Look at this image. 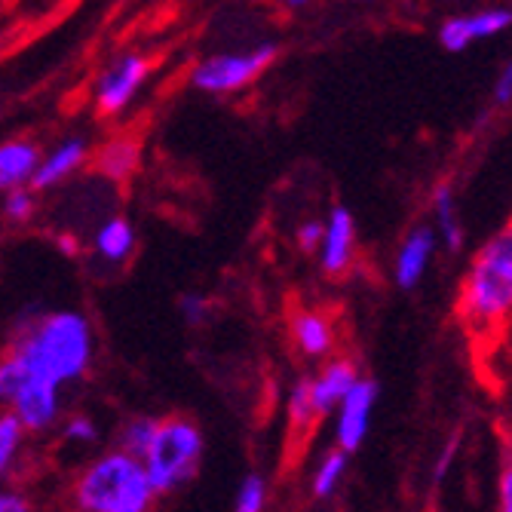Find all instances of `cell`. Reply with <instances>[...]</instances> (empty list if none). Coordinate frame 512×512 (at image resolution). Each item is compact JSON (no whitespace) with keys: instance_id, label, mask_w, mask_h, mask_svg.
<instances>
[{"instance_id":"6da1fadb","label":"cell","mask_w":512,"mask_h":512,"mask_svg":"<svg viewBox=\"0 0 512 512\" xmlns=\"http://www.w3.org/2000/svg\"><path fill=\"white\" fill-rule=\"evenodd\" d=\"M31 375H43L59 387L86 375L92 359V332L80 313H53L34 322L13 347Z\"/></svg>"},{"instance_id":"7a4b0ae2","label":"cell","mask_w":512,"mask_h":512,"mask_svg":"<svg viewBox=\"0 0 512 512\" xmlns=\"http://www.w3.org/2000/svg\"><path fill=\"white\" fill-rule=\"evenodd\" d=\"M151 497L145 463L126 451L89 463L74 485V503L86 512H145Z\"/></svg>"},{"instance_id":"3957f363","label":"cell","mask_w":512,"mask_h":512,"mask_svg":"<svg viewBox=\"0 0 512 512\" xmlns=\"http://www.w3.org/2000/svg\"><path fill=\"white\" fill-rule=\"evenodd\" d=\"M512 304V234L503 230L476 255L460 310L470 329H494L506 319Z\"/></svg>"},{"instance_id":"277c9868","label":"cell","mask_w":512,"mask_h":512,"mask_svg":"<svg viewBox=\"0 0 512 512\" xmlns=\"http://www.w3.org/2000/svg\"><path fill=\"white\" fill-rule=\"evenodd\" d=\"M200 457H203V436L191 421H157L154 439L142 457L148 485L154 497L172 494L181 485H188L197 470H200Z\"/></svg>"},{"instance_id":"5b68a950","label":"cell","mask_w":512,"mask_h":512,"mask_svg":"<svg viewBox=\"0 0 512 512\" xmlns=\"http://www.w3.org/2000/svg\"><path fill=\"white\" fill-rule=\"evenodd\" d=\"M276 56V46H258L252 53L215 56L194 71V83L206 92H234L249 86Z\"/></svg>"},{"instance_id":"8992f818","label":"cell","mask_w":512,"mask_h":512,"mask_svg":"<svg viewBox=\"0 0 512 512\" xmlns=\"http://www.w3.org/2000/svg\"><path fill=\"white\" fill-rule=\"evenodd\" d=\"M10 405L25 430H46L56 421V411H59V384L28 371L25 384L19 387Z\"/></svg>"},{"instance_id":"52a82bcc","label":"cell","mask_w":512,"mask_h":512,"mask_svg":"<svg viewBox=\"0 0 512 512\" xmlns=\"http://www.w3.org/2000/svg\"><path fill=\"white\" fill-rule=\"evenodd\" d=\"M375 396H378V384L371 381H353V387L344 393V399L338 402L341 414H338V448L353 454L365 433H368V414H371V405H375Z\"/></svg>"},{"instance_id":"ba28073f","label":"cell","mask_w":512,"mask_h":512,"mask_svg":"<svg viewBox=\"0 0 512 512\" xmlns=\"http://www.w3.org/2000/svg\"><path fill=\"white\" fill-rule=\"evenodd\" d=\"M148 62L142 56H126L117 62L99 83V111L102 114H117L129 105V99L138 92L142 80L148 77Z\"/></svg>"},{"instance_id":"9c48e42d","label":"cell","mask_w":512,"mask_h":512,"mask_svg":"<svg viewBox=\"0 0 512 512\" xmlns=\"http://www.w3.org/2000/svg\"><path fill=\"white\" fill-rule=\"evenodd\" d=\"M512 22V13L509 10H488V13H476V16H463V19H448L439 31V40L445 50L451 53H460L467 50L473 40H482V37H494L500 31H506Z\"/></svg>"},{"instance_id":"30bf717a","label":"cell","mask_w":512,"mask_h":512,"mask_svg":"<svg viewBox=\"0 0 512 512\" xmlns=\"http://www.w3.org/2000/svg\"><path fill=\"white\" fill-rule=\"evenodd\" d=\"M353 243H356V227H353V215L338 206L325 224V234H322V270L329 273H341L350 258H353Z\"/></svg>"},{"instance_id":"8fae6325","label":"cell","mask_w":512,"mask_h":512,"mask_svg":"<svg viewBox=\"0 0 512 512\" xmlns=\"http://www.w3.org/2000/svg\"><path fill=\"white\" fill-rule=\"evenodd\" d=\"M353 381H356V365H353V362H347V359L332 362L316 381H310V402H313V411H316V414H329V411H335L338 402L344 399V393L353 387Z\"/></svg>"},{"instance_id":"7c38bea8","label":"cell","mask_w":512,"mask_h":512,"mask_svg":"<svg viewBox=\"0 0 512 512\" xmlns=\"http://www.w3.org/2000/svg\"><path fill=\"white\" fill-rule=\"evenodd\" d=\"M433 246H436V237L430 227H417L414 234L405 240L399 258H396V283L402 289H414L421 283V276L430 264V255H433Z\"/></svg>"},{"instance_id":"4fadbf2b","label":"cell","mask_w":512,"mask_h":512,"mask_svg":"<svg viewBox=\"0 0 512 512\" xmlns=\"http://www.w3.org/2000/svg\"><path fill=\"white\" fill-rule=\"evenodd\" d=\"M86 157V145L83 142H68L62 145L56 154L46 157V163H37V169L31 172V188L34 191H43V188H53L59 184L65 175H71Z\"/></svg>"},{"instance_id":"5bb4252c","label":"cell","mask_w":512,"mask_h":512,"mask_svg":"<svg viewBox=\"0 0 512 512\" xmlns=\"http://www.w3.org/2000/svg\"><path fill=\"white\" fill-rule=\"evenodd\" d=\"M40 163V154L31 142H7L0 145V191L22 184Z\"/></svg>"},{"instance_id":"9a60e30c","label":"cell","mask_w":512,"mask_h":512,"mask_svg":"<svg viewBox=\"0 0 512 512\" xmlns=\"http://www.w3.org/2000/svg\"><path fill=\"white\" fill-rule=\"evenodd\" d=\"M138 166V142H129V138H114L99 151L96 169L105 172V178L111 181H126Z\"/></svg>"},{"instance_id":"2e32d148","label":"cell","mask_w":512,"mask_h":512,"mask_svg":"<svg viewBox=\"0 0 512 512\" xmlns=\"http://www.w3.org/2000/svg\"><path fill=\"white\" fill-rule=\"evenodd\" d=\"M295 341L301 344L304 353L322 356L332 350V325L316 313H301L295 319Z\"/></svg>"},{"instance_id":"e0dca14e","label":"cell","mask_w":512,"mask_h":512,"mask_svg":"<svg viewBox=\"0 0 512 512\" xmlns=\"http://www.w3.org/2000/svg\"><path fill=\"white\" fill-rule=\"evenodd\" d=\"M132 243H135V234H132V224L126 218L108 221L96 237V249L108 261H123L132 252Z\"/></svg>"},{"instance_id":"ac0fdd59","label":"cell","mask_w":512,"mask_h":512,"mask_svg":"<svg viewBox=\"0 0 512 512\" xmlns=\"http://www.w3.org/2000/svg\"><path fill=\"white\" fill-rule=\"evenodd\" d=\"M347 470V451H332V454H325V460L319 463V473L313 479V497H332L341 476Z\"/></svg>"},{"instance_id":"d6986e66","label":"cell","mask_w":512,"mask_h":512,"mask_svg":"<svg viewBox=\"0 0 512 512\" xmlns=\"http://www.w3.org/2000/svg\"><path fill=\"white\" fill-rule=\"evenodd\" d=\"M25 378H28V365H25V359L16 350L10 356L0 359V405L13 402V396L19 393Z\"/></svg>"},{"instance_id":"ffe728a7","label":"cell","mask_w":512,"mask_h":512,"mask_svg":"<svg viewBox=\"0 0 512 512\" xmlns=\"http://www.w3.org/2000/svg\"><path fill=\"white\" fill-rule=\"evenodd\" d=\"M22 433H25V427L19 424L16 414H0V479L7 476L10 463L22 445Z\"/></svg>"},{"instance_id":"44dd1931","label":"cell","mask_w":512,"mask_h":512,"mask_svg":"<svg viewBox=\"0 0 512 512\" xmlns=\"http://www.w3.org/2000/svg\"><path fill=\"white\" fill-rule=\"evenodd\" d=\"M154 430H157V421H151V417H142V421H132V424L123 430V436H120V448H123L126 454H132V457L142 460L145 451H148V445H151V439H154Z\"/></svg>"},{"instance_id":"7402d4cb","label":"cell","mask_w":512,"mask_h":512,"mask_svg":"<svg viewBox=\"0 0 512 512\" xmlns=\"http://www.w3.org/2000/svg\"><path fill=\"white\" fill-rule=\"evenodd\" d=\"M436 212H439V224L445 230V240L448 246L457 252L463 246V237H460V224L454 218V197H451V188L448 184H442V188L436 191Z\"/></svg>"},{"instance_id":"603a6c76","label":"cell","mask_w":512,"mask_h":512,"mask_svg":"<svg viewBox=\"0 0 512 512\" xmlns=\"http://www.w3.org/2000/svg\"><path fill=\"white\" fill-rule=\"evenodd\" d=\"M289 417H292V427H310V424H313V417H319V414L313 411V402H310V381H301V384L292 390Z\"/></svg>"},{"instance_id":"cb8c5ba5","label":"cell","mask_w":512,"mask_h":512,"mask_svg":"<svg viewBox=\"0 0 512 512\" xmlns=\"http://www.w3.org/2000/svg\"><path fill=\"white\" fill-rule=\"evenodd\" d=\"M4 212H7V218H13V221H28L31 215H34V197H31V191H25V188H10V194H7V206H4Z\"/></svg>"},{"instance_id":"d4e9b609","label":"cell","mask_w":512,"mask_h":512,"mask_svg":"<svg viewBox=\"0 0 512 512\" xmlns=\"http://www.w3.org/2000/svg\"><path fill=\"white\" fill-rule=\"evenodd\" d=\"M264 506V479L261 476H249L237 494V509L240 512H258Z\"/></svg>"},{"instance_id":"484cf974","label":"cell","mask_w":512,"mask_h":512,"mask_svg":"<svg viewBox=\"0 0 512 512\" xmlns=\"http://www.w3.org/2000/svg\"><path fill=\"white\" fill-rule=\"evenodd\" d=\"M322 234H325V224H322V221H307V224L298 230V246H301L304 252H313V249H319Z\"/></svg>"},{"instance_id":"4316f807","label":"cell","mask_w":512,"mask_h":512,"mask_svg":"<svg viewBox=\"0 0 512 512\" xmlns=\"http://www.w3.org/2000/svg\"><path fill=\"white\" fill-rule=\"evenodd\" d=\"M65 436L74 442H96V427H92V421H86V417H74L65 427Z\"/></svg>"},{"instance_id":"83f0119b","label":"cell","mask_w":512,"mask_h":512,"mask_svg":"<svg viewBox=\"0 0 512 512\" xmlns=\"http://www.w3.org/2000/svg\"><path fill=\"white\" fill-rule=\"evenodd\" d=\"M181 313H184V319H188L191 325H197L206 316V301L203 298H184L181 301Z\"/></svg>"},{"instance_id":"f1b7e54d","label":"cell","mask_w":512,"mask_h":512,"mask_svg":"<svg viewBox=\"0 0 512 512\" xmlns=\"http://www.w3.org/2000/svg\"><path fill=\"white\" fill-rule=\"evenodd\" d=\"M494 99H497L500 105H506V102L512 99V68H509V65L500 71V80H497V86H494Z\"/></svg>"},{"instance_id":"f546056e","label":"cell","mask_w":512,"mask_h":512,"mask_svg":"<svg viewBox=\"0 0 512 512\" xmlns=\"http://www.w3.org/2000/svg\"><path fill=\"white\" fill-rule=\"evenodd\" d=\"M31 503L22 494H0V512H28Z\"/></svg>"},{"instance_id":"4dcf8cb0","label":"cell","mask_w":512,"mask_h":512,"mask_svg":"<svg viewBox=\"0 0 512 512\" xmlns=\"http://www.w3.org/2000/svg\"><path fill=\"white\" fill-rule=\"evenodd\" d=\"M500 506L503 509L512 506V473L509 470H503V476H500Z\"/></svg>"},{"instance_id":"1f68e13d","label":"cell","mask_w":512,"mask_h":512,"mask_svg":"<svg viewBox=\"0 0 512 512\" xmlns=\"http://www.w3.org/2000/svg\"><path fill=\"white\" fill-rule=\"evenodd\" d=\"M451 457H454V445H451V448H445L442 460L436 463V479H442V476H445V467H448V463H451Z\"/></svg>"},{"instance_id":"d6a6232c","label":"cell","mask_w":512,"mask_h":512,"mask_svg":"<svg viewBox=\"0 0 512 512\" xmlns=\"http://www.w3.org/2000/svg\"><path fill=\"white\" fill-rule=\"evenodd\" d=\"M289 4H292V7H301V4H307V0H289Z\"/></svg>"}]
</instances>
